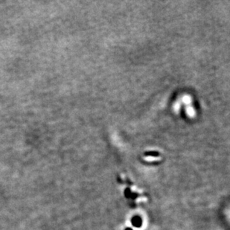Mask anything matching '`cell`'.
I'll use <instances>...</instances> for the list:
<instances>
[{
    "instance_id": "obj_2",
    "label": "cell",
    "mask_w": 230,
    "mask_h": 230,
    "mask_svg": "<svg viewBox=\"0 0 230 230\" xmlns=\"http://www.w3.org/2000/svg\"><path fill=\"white\" fill-rule=\"evenodd\" d=\"M126 230H133V229H127Z\"/></svg>"
},
{
    "instance_id": "obj_1",
    "label": "cell",
    "mask_w": 230,
    "mask_h": 230,
    "mask_svg": "<svg viewBox=\"0 0 230 230\" xmlns=\"http://www.w3.org/2000/svg\"><path fill=\"white\" fill-rule=\"evenodd\" d=\"M132 224L136 227H140L142 226V219L139 216H136L132 219Z\"/></svg>"
}]
</instances>
